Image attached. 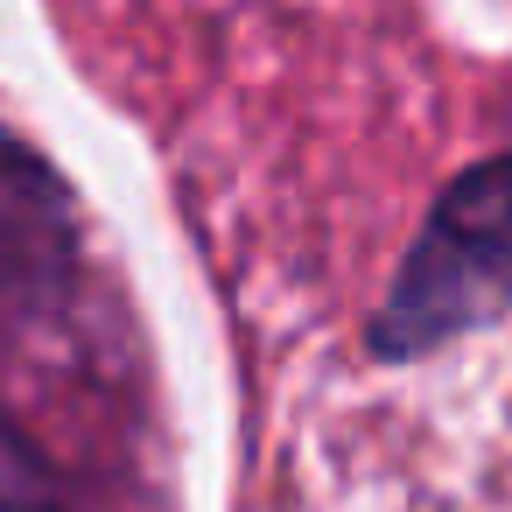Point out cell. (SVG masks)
Returning a JSON list of instances; mask_svg holds the SVG:
<instances>
[{
  "instance_id": "1",
  "label": "cell",
  "mask_w": 512,
  "mask_h": 512,
  "mask_svg": "<svg viewBox=\"0 0 512 512\" xmlns=\"http://www.w3.org/2000/svg\"><path fill=\"white\" fill-rule=\"evenodd\" d=\"M505 316H512V155H491L435 197L365 344L372 358L407 365Z\"/></svg>"
},
{
  "instance_id": "2",
  "label": "cell",
  "mask_w": 512,
  "mask_h": 512,
  "mask_svg": "<svg viewBox=\"0 0 512 512\" xmlns=\"http://www.w3.org/2000/svg\"><path fill=\"white\" fill-rule=\"evenodd\" d=\"M0 512H71L57 477L43 470V456L0 421Z\"/></svg>"
}]
</instances>
